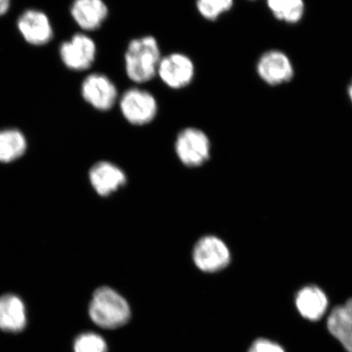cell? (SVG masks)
Here are the masks:
<instances>
[{"label": "cell", "mask_w": 352, "mask_h": 352, "mask_svg": "<svg viewBox=\"0 0 352 352\" xmlns=\"http://www.w3.org/2000/svg\"><path fill=\"white\" fill-rule=\"evenodd\" d=\"M162 60L157 39L151 35L132 39L125 52L127 77L135 83L151 81L157 74Z\"/></svg>", "instance_id": "obj_1"}, {"label": "cell", "mask_w": 352, "mask_h": 352, "mask_svg": "<svg viewBox=\"0 0 352 352\" xmlns=\"http://www.w3.org/2000/svg\"><path fill=\"white\" fill-rule=\"evenodd\" d=\"M94 322L104 329H117L129 322L131 309L129 302L120 294L107 286L96 290L89 307Z\"/></svg>", "instance_id": "obj_2"}, {"label": "cell", "mask_w": 352, "mask_h": 352, "mask_svg": "<svg viewBox=\"0 0 352 352\" xmlns=\"http://www.w3.org/2000/svg\"><path fill=\"white\" fill-rule=\"evenodd\" d=\"M120 104L125 120L136 126L148 124L157 113L155 98L151 92L138 87L126 91L122 96Z\"/></svg>", "instance_id": "obj_3"}, {"label": "cell", "mask_w": 352, "mask_h": 352, "mask_svg": "<svg viewBox=\"0 0 352 352\" xmlns=\"http://www.w3.org/2000/svg\"><path fill=\"white\" fill-rule=\"evenodd\" d=\"M175 151L184 164L188 166H200L210 157V140L204 131L188 127L178 135Z\"/></svg>", "instance_id": "obj_4"}, {"label": "cell", "mask_w": 352, "mask_h": 352, "mask_svg": "<svg viewBox=\"0 0 352 352\" xmlns=\"http://www.w3.org/2000/svg\"><path fill=\"white\" fill-rule=\"evenodd\" d=\"M228 246L217 236H206L197 242L192 258L196 266L205 272L223 270L230 262Z\"/></svg>", "instance_id": "obj_5"}, {"label": "cell", "mask_w": 352, "mask_h": 352, "mask_svg": "<svg viewBox=\"0 0 352 352\" xmlns=\"http://www.w3.org/2000/svg\"><path fill=\"white\" fill-rule=\"evenodd\" d=\"M157 74L167 87L182 89L190 85L195 78V64L188 56L175 52L162 57Z\"/></svg>", "instance_id": "obj_6"}, {"label": "cell", "mask_w": 352, "mask_h": 352, "mask_svg": "<svg viewBox=\"0 0 352 352\" xmlns=\"http://www.w3.org/2000/svg\"><path fill=\"white\" fill-rule=\"evenodd\" d=\"M82 98L100 111L111 109L118 100V90L110 79L100 74L87 76L82 85Z\"/></svg>", "instance_id": "obj_7"}, {"label": "cell", "mask_w": 352, "mask_h": 352, "mask_svg": "<svg viewBox=\"0 0 352 352\" xmlns=\"http://www.w3.org/2000/svg\"><path fill=\"white\" fill-rule=\"evenodd\" d=\"M96 47L92 39L85 34L74 35L72 41L63 43L60 54L68 68L82 72L91 67L96 58Z\"/></svg>", "instance_id": "obj_8"}, {"label": "cell", "mask_w": 352, "mask_h": 352, "mask_svg": "<svg viewBox=\"0 0 352 352\" xmlns=\"http://www.w3.org/2000/svg\"><path fill=\"white\" fill-rule=\"evenodd\" d=\"M259 77L267 85L275 86L292 80L294 68L288 56L279 51L264 54L257 65Z\"/></svg>", "instance_id": "obj_9"}, {"label": "cell", "mask_w": 352, "mask_h": 352, "mask_svg": "<svg viewBox=\"0 0 352 352\" xmlns=\"http://www.w3.org/2000/svg\"><path fill=\"white\" fill-rule=\"evenodd\" d=\"M17 26L25 41L33 45H44L54 36L50 20L43 12L37 10L25 12L17 21Z\"/></svg>", "instance_id": "obj_10"}, {"label": "cell", "mask_w": 352, "mask_h": 352, "mask_svg": "<svg viewBox=\"0 0 352 352\" xmlns=\"http://www.w3.org/2000/svg\"><path fill=\"white\" fill-rule=\"evenodd\" d=\"M89 178L92 187L100 196L117 191L126 182L124 173L108 162H100L92 166Z\"/></svg>", "instance_id": "obj_11"}, {"label": "cell", "mask_w": 352, "mask_h": 352, "mask_svg": "<svg viewBox=\"0 0 352 352\" xmlns=\"http://www.w3.org/2000/svg\"><path fill=\"white\" fill-rule=\"evenodd\" d=\"M296 305L303 318L318 321L327 312L329 300L322 289L318 286L311 285L299 290L296 297Z\"/></svg>", "instance_id": "obj_12"}, {"label": "cell", "mask_w": 352, "mask_h": 352, "mask_svg": "<svg viewBox=\"0 0 352 352\" xmlns=\"http://www.w3.org/2000/svg\"><path fill=\"white\" fill-rule=\"evenodd\" d=\"M108 8L103 0H74L72 14L77 24L85 30L100 28L108 16Z\"/></svg>", "instance_id": "obj_13"}, {"label": "cell", "mask_w": 352, "mask_h": 352, "mask_svg": "<svg viewBox=\"0 0 352 352\" xmlns=\"http://www.w3.org/2000/svg\"><path fill=\"white\" fill-rule=\"evenodd\" d=\"M26 315L23 302L14 294L0 297V329L16 333L25 327Z\"/></svg>", "instance_id": "obj_14"}, {"label": "cell", "mask_w": 352, "mask_h": 352, "mask_svg": "<svg viewBox=\"0 0 352 352\" xmlns=\"http://www.w3.org/2000/svg\"><path fill=\"white\" fill-rule=\"evenodd\" d=\"M327 328L347 352H352V322L347 318L342 305L336 306L330 312Z\"/></svg>", "instance_id": "obj_15"}, {"label": "cell", "mask_w": 352, "mask_h": 352, "mask_svg": "<svg viewBox=\"0 0 352 352\" xmlns=\"http://www.w3.org/2000/svg\"><path fill=\"white\" fill-rule=\"evenodd\" d=\"M26 140L21 131L14 129L0 131V162H11L26 151Z\"/></svg>", "instance_id": "obj_16"}, {"label": "cell", "mask_w": 352, "mask_h": 352, "mask_svg": "<svg viewBox=\"0 0 352 352\" xmlns=\"http://www.w3.org/2000/svg\"><path fill=\"white\" fill-rule=\"evenodd\" d=\"M267 6L276 19L296 23L305 13L303 0H267Z\"/></svg>", "instance_id": "obj_17"}, {"label": "cell", "mask_w": 352, "mask_h": 352, "mask_svg": "<svg viewBox=\"0 0 352 352\" xmlns=\"http://www.w3.org/2000/svg\"><path fill=\"white\" fill-rule=\"evenodd\" d=\"M196 4L198 12L204 19L217 21L231 10L233 0H197Z\"/></svg>", "instance_id": "obj_18"}, {"label": "cell", "mask_w": 352, "mask_h": 352, "mask_svg": "<svg viewBox=\"0 0 352 352\" xmlns=\"http://www.w3.org/2000/svg\"><path fill=\"white\" fill-rule=\"evenodd\" d=\"M103 338L94 333H82L74 342V352H107Z\"/></svg>", "instance_id": "obj_19"}, {"label": "cell", "mask_w": 352, "mask_h": 352, "mask_svg": "<svg viewBox=\"0 0 352 352\" xmlns=\"http://www.w3.org/2000/svg\"><path fill=\"white\" fill-rule=\"evenodd\" d=\"M248 352H285V351L278 343L267 338H258L250 346Z\"/></svg>", "instance_id": "obj_20"}, {"label": "cell", "mask_w": 352, "mask_h": 352, "mask_svg": "<svg viewBox=\"0 0 352 352\" xmlns=\"http://www.w3.org/2000/svg\"><path fill=\"white\" fill-rule=\"evenodd\" d=\"M345 314L352 322V298L346 301L345 305H342Z\"/></svg>", "instance_id": "obj_21"}, {"label": "cell", "mask_w": 352, "mask_h": 352, "mask_svg": "<svg viewBox=\"0 0 352 352\" xmlns=\"http://www.w3.org/2000/svg\"><path fill=\"white\" fill-rule=\"evenodd\" d=\"M11 0H0V16L6 14L10 10Z\"/></svg>", "instance_id": "obj_22"}, {"label": "cell", "mask_w": 352, "mask_h": 352, "mask_svg": "<svg viewBox=\"0 0 352 352\" xmlns=\"http://www.w3.org/2000/svg\"><path fill=\"white\" fill-rule=\"evenodd\" d=\"M349 94L350 99L352 101V82L349 87Z\"/></svg>", "instance_id": "obj_23"}]
</instances>
